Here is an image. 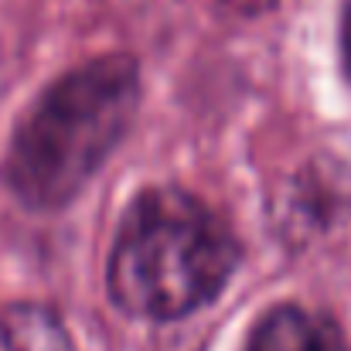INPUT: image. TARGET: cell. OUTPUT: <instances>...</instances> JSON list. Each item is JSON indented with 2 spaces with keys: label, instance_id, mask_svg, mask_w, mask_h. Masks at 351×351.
<instances>
[{
  "label": "cell",
  "instance_id": "6da1fadb",
  "mask_svg": "<svg viewBox=\"0 0 351 351\" xmlns=\"http://www.w3.org/2000/svg\"><path fill=\"white\" fill-rule=\"evenodd\" d=\"M140 106V75L126 55L93 58L51 82L17 123L3 181L27 208L69 205L117 150Z\"/></svg>",
  "mask_w": 351,
  "mask_h": 351
},
{
  "label": "cell",
  "instance_id": "7a4b0ae2",
  "mask_svg": "<svg viewBox=\"0 0 351 351\" xmlns=\"http://www.w3.org/2000/svg\"><path fill=\"white\" fill-rule=\"evenodd\" d=\"M239 259L226 222L181 188H150L126 208L106 283L123 314L178 321L212 304Z\"/></svg>",
  "mask_w": 351,
  "mask_h": 351
},
{
  "label": "cell",
  "instance_id": "3957f363",
  "mask_svg": "<svg viewBox=\"0 0 351 351\" xmlns=\"http://www.w3.org/2000/svg\"><path fill=\"white\" fill-rule=\"evenodd\" d=\"M242 351H348L338 324L297 304H280L259 317Z\"/></svg>",
  "mask_w": 351,
  "mask_h": 351
},
{
  "label": "cell",
  "instance_id": "277c9868",
  "mask_svg": "<svg viewBox=\"0 0 351 351\" xmlns=\"http://www.w3.org/2000/svg\"><path fill=\"white\" fill-rule=\"evenodd\" d=\"M0 341L7 351H79L62 321L38 304H10L3 311Z\"/></svg>",
  "mask_w": 351,
  "mask_h": 351
},
{
  "label": "cell",
  "instance_id": "5b68a950",
  "mask_svg": "<svg viewBox=\"0 0 351 351\" xmlns=\"http://www.w3.org/2000/svg\"><path fill=\"white\" fill-rule=\"evenodd\" d=\"M341 62H345V75L351 79V0L341 14Z\"/></svg>",
  "mask_w": 351,
  "mask_h": 351
}]
</instances>
